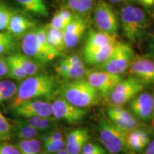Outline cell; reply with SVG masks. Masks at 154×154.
<instances>
[{"mask_svg": "<svg viewBox=\"0 0 154 154\" xmlns=\"http://www.w3.org/2000/svg\"><path fill=\"white\" fill-rule=\"evenodd\" d=\"M61 98L79 108H87L97 104L100 94L84 78L70 79L63 83L59 88Z\"/></svg>", "mask_w": 154, "mask_h": 154, "instance_id": "cell-1", "label": "cell"}, {"mask_svg": "<svg viewBox=\"0 0 154 154\" xmlns=\"http://www.w3.org/2000/svg\"><path fill=\"white\" fill-rule=\"evenodd\" d=\"M55 87L54 78L50 75L37 74L27 76L17 87L12 106L14 108L24 101L49 96L53 93Z\"/></svg>", "mask_w": 154, "mask_h": 154, "instance_id": "cell-2", "label": "cell"}, {"mask_svg": "<svg viewBox=\"0 0 154 154\" xmlns=\"http://www.w3.org/2000/svg\"><path fill=\"white\" fill-rule=\"evenodd\" d=\"M121 26L126 37L136 42L141 37L146 28V17L143 9L128 5L121 12Z\"/></svg>", "mask_w": 154, "mask_h": 154, "instance_id": "cell-3", "label": "cell"}, {"mask_svg": "<svg viewBox=\"0 0 154 154\" xmlns=\"http://www.w3.org/2000/svg\"><path fill=\"white\" fill-rule=\"evenodd\" d=\"M134 59L132 48L124 42H117L111 56L104 63L99 65V69L112 74H121L128 69Z\"/></svg>", "mask_w": 154, "mask_h": 154, "instance_id": "cell-4", "label": "cell"}, {"mask_svg": "<svg viewBox=\"0 0 154 154\" xmlns=\"http://www.w3.org/2000/svg\"><path fill=\"white\" fill-rule=\"evenodd\" d=\"M145 84L134 76L122 79L108 97L113 106H122L129 102L144 89Z\"/></svg>", "mask_w": 154, "mask_h": 154, "instance_id": "cell-5", "label": "cell"}, {"mask_svg": "<svg viewBox=\"0 0 154 154\" xmlns=\"http://www.w3.org/2000/svg\"><path fill=\"white\" fill-rule=\"evenodd\" d=\"M99 136L102 144L111 153L118 154L125 149V133L119 130L111 121H101Z\"/></svg>", "mask_w": 154, "mask_h": 154, "instance_id": "cell-6", "label": "cell"}, {"mask_svg": "<svg viewBox=\"0 0 154 154\" xmlns=\"http://www.w3.org/2000/svg\"><path fill=\"white\" fill-rule=\"evenodd\" d=\"M86 80L97 90L100 95L108 97L116 86L123 79L121 74H116L106 71H87Z\"/></svg>", "mask_w": 154, "mask_h": 154, "instance_id": "cell-7", "label": "cell"}, {"mask_svg": "<svg viewBox=\"0 0 154 154\" xmlns=\"http://www.w3.org/2000/svg\"><path fill=\"white\" fill-rule=\"evenodd\" d=\"M51 106L53 116L57 120H63L69 124L79 122L87 114L84 109L77 107L61 97L56 99L51 103Z\"/></svg>", "mask_w": 154, "mask_h": 154, "instance_id": "cell-8", "label": "cell"}, {"mask_svg": "<svg viewBox=\"0 0 154 154\" xmlns=\"http://www.w3.org/2000/svg\"><path fill=\"white\" fill-rule=\"evenodd\" d=\"M96 25L100 31L110 34H116L119 29V22L112 7L105 2L101 1L96 5L94 11Z\"/></svg>", "mask_w": 154, "mask_h": 154, "instance_id": "cell-9", "label": "cell"}, {"mask_svg": "<svg viewBox=\"0 0 154 154\" xmlns=\"http://www.w3.org/2000/svg\"><path fill=\"white\" fill-rule=\"evenodd\" d=\"M129 109L136 119L143 121H150L154 116L153 95L149 92H140L131 100Z\"/></svg>", "mask_w": 154, "mask_h": 154, "instance_id": "cell-10", "label": "cell"}, {"mask_svg": "<svg viewBox=\"0 0 154 154\" xmlns=\"http://www.w3.org/2000/svg\"><path fill=\"white\" fill-rule=\"evenodd\" d=\"M14 111L17 115L25 119L34 116H53L51 103L40 100H29L22 102L14 108Z\"/></svg>", "mask_w": 154, "mask_h": 154, "instance_id": "cell-11", "label": "cell"}, {"mask_svg": "<svg viewBox=\"0 0 154 154\" xmlns=\"http://www.w3.org/2000/svg\"><path fill=\"white\" fill-rule=\"evenodd\" d=\"M21 48L24 55L40 62L46 63L51 61L38 42L35 29L29 31L24 34L21 43Z\"/></svg>", "mask_w": 154, "mask_h": 154, "instance_id": "cell-12", "label": "cell"}, {"mask_svg": "<svg viewBox=\"0 0 154 154\" xmlns=\"http://www.w3.org/2000/svg\"><path fill=\"white\" fill-rule=\"evenodd\" d=\"M128 72L145 85H154V61L147 58L134 59L128 67Z\"/></svg>", "mask_w": 154, "mask_h": 154, "instance_id": "cell-13", "label": "cell"}, {"mask_svg": "<svg viewBox=\"0 0 154 154\" xmlns=\"http://www.w3.org/2000/svg\"><path fill=\"white\" fill-rule=\"evenodd\" d=\"M86 30V22L82 17H76L63 30L66 48H74L79 44Z\"/></svg>", "mask_w": 154, "mask_h": 154, "instance_id": "cell-14", "label": "cell"}, {"mask_svg": "<svg viewBox=\"0 0 154 154\" xmlns=\"http://www.w3.org/2000/svg\"><path fill=\"white\" fill-rule=\"evenodd\" d=\"M150 141L149 135L144 130L136 128L125 134V149L131 153L143 151Z\"/></svg>", "mask_w": 154, "mask_h": 154, "instance_id": "cell-15", "label": "cell"}, {"mask_svg": "<svg viewBox=\"0 0 154 154\" xmlns=\"http://www.w3.org/2000/svg\"><path fill=\"white\" fill-rule=\"evenodd\" d=\"M90 136L86 128H76L67 135L65 150L69 154H80Z\"/></svg>", "mask_w": 154, "mask_h": 154, "instance_id": "cell-16", "label": "cell"}, {"mask_svg": "<svg viewBox=\"0 0 154 154\" xmlns=\"http://www.w3.org/2000/svg\"><path fill=\"white\" fill-rule=\"evenodd\" d=\"M117 42L116 34H110L102 31H91L88 33L84 53L94 51L109 44Z\"/></svg>", "mask_w": 154, "mask_h": 154, "instance_id": "cell-17", "label": "cell"}, {"mask_svg": "<svg viewBox=\"0 0 154 154\" xmlns=\"http://www.w3.org/2000/svg\"><path fill=\"white\" fill-rule=\"evenodd\" d=\"M116 43V42L94 51L84 53V61L87 64L99 66L109 59Z\"/></svg>", "mask_w": 154, "mask_h": 154, "instance_id": "cell-18", "label": "cell"}, {"mask_svg": "<svg viewBox=\"0 0 154 154\" xmlns=\"http://www.w3.org/2000/svg\"><path fill=\"white\" fill-rule=\"evenodd\" d=\"M34 26V23L20 14H13L7 29L13 36H21L29 32Z\"/></svg>", "mask_w": 154, "mask_h": 154, "instance_id": "cell-19", "label": "cell"}, {"mask_svg": "<svg viewBox=\"0 0 154 154\" xmlns=\"http://www.w3.org/2000/svg\"><path fill=\"white\" fill-rule=\"evenodd\" d=\"M25 10L34 15L47 17L49 15L47 7L44 0H15Z\"/></svg>", "mask_w": 154, "mask_h": 154, "instance_id": "cell-20", "label": "cell"}, {"mask_svg": "<svg viewBox=\"0 0 154 154\" xmlns=\"http://www.w3.org/2000/svg\"><path fill=\"white\" fill-rule=\"evenodd\" d=\"M44 29L47 34V42L51 47L60 52L66 49L63 31L54 28L49 24H47Z\"/></svg>", "mask_w": 154, "mask_h": 154, "instance_id": "cell-21", "label": "cell"}, {"mask_svg": "<svg viewBox=\"0 0 154 154\" xmlns=\"http://www.w3.org/2000/svg\"><path fill=\"white\" fill-rule=\"evenodd\" d=\"M7 65H8V76L13 79L20 81L26 78L25 72L20 66L14 54H11L7 58Z\"/></svg>", "mask_w": 154, "mask_h": 154, "instance_id": "cell-22", "label": "cell"}, {"mask_svg": "<svg viewBox=\"0 0 154 154\" xmlns=\"http://www.w3.org/2000/svg\"><path fill=\"white\" fill-rule=\"evenodd\" d=\"M41 141L34 138L28 140H20L17 144L21 154H40Z\"/></svg>", "mask_w": 154, "mask_h": 154, "instance_id": "cell-23", "label": "cell"}, {"mask_svg": "<svg viewBox=\"0 0 154 154\" xmlns=\"http://www.w3.org/2000/svg\"><path fill=\"white\" fill-rule=\"evenodd\" d=\"M14 56L26 76H31L38 74L39 71L38 64L30 59L27 56L22 54H15Z\"/></svg>", "mask_w": 154, "mask_h": 154, "instance_id": "cell-24", "label": "cell"}, {"mask_svg": "<svg viewBox=\"0 0 154 154\" xmlns=\"http://www.w3.org/2000/svg\"><path fill=\"white\" fill-rule=\"evenodd\" d=\"M56 119L54 117L34 116L26 119L24 122L38 131L47 130L52 126Z\"/></svg>", "mask_w": 154, "mask_h": 154, "instance_id": "cell-25", "label": "cell"}, {"mask_svg": "<svg viewBox=\"0 0 154 154\" xmlns=\"http://www.w3.org/2000/svg\"><path fill=\"white\" fill-rule=\"evenodd\" d=\"M110 121L119 130H121V131L125 133V134L132 130L136 129L139 126L138 121L136 117H133L131 119H124L116 117V118L111 119Z\"/></svg>", "mask_w": 154, "mask_h": 154, "instance_id": "cell-26", "label": "cell"}, {"mask_svg": "<svg viewBox=\"0 0 154 154\" xmlns=\"http://www.w3.org/2000/svg\"><path fill=\"white\" fill-rule=\"evenodd\" d=\"M17 86L14 82L10 80L0 82V103L11 99L16 95Z\"/></svg>", "mask_w": 154, "mask_h": 154, "instance_id": "cell-27", "label": "cell"}, {"mask_svg": "<svg viewBox=\"0 0 154 154\" xmlns=\"http://www.w3.org/2000/svg\"><path fill=\"white\" fill-rule=\"evenodd\" d=\"M14 48L12 34L9 32H0V56L11 52Z\"/></svg>", "mask_w": 154, "mask_h": 154, "instance_id": "cell-28", "label": "cell"}, {"mask_svg": "<svg viewBox=\"0 0 154 154\" xmlns=\"http://www.w3.org/2000/svg\"><path fill=\"white\" fill-rule=\"evenodd\" d=\"M38 132L39 131L36 128L26 124L23 121V124L18 126L17 134L21 140H28L36 138L38 135Z\"/></svg>", "mask_w": 154, "mask_h": 154, "instance_id": "cell-29", "label": "cell"}, {"mask_svg": "<svg viewBox=\"0 0 154 154\" xmlns=\"http://www.w3.org/2000/svg\"><path fill=\"white\" fill-rule=\"evenodd\" d=\"M86 72L87 69L86 66H74L70 65L67 72L62 77L66 79H78L86 76Z\"/></svg>", "mask_w": 154, "mask_h": 154, "instance_id": "cell-30", "label": "cell"}, {"mask_svg": "<svg viewBox=\"0 0 154 154\" xmlns=\"http://www.w3.org/2000/svg\"><path fill=\"white\" fill-rule=\"evenodd\" d=\"M43 146L45 153H56V152H59L65 149L66 140L62 139L55 140V141L45 142V143H43Z\"/></svg>", "mask_w": 154, "mask_h": 154, "instance_id": "cell-31", "label": "cell"}, {"mask_svg": "<svg viewBox=\"0 0 154 154\" xmlns=\"http://www.w3.org/2000/svg\"><path fill=\"white\" fill-rule=\"evenodd\" d=\"M11 126L7 119L0 112V142L9 139L11 136Z\"/></svg>", "mask_w": 154, "mask_h": 154, "instance_id": "cell-32", "label": "cell"}, {"mask_svg": "<svg viewBox=\"0 0 154 154\" xmlns=\"http://www.w3.org/2000/svg\"><path fill=\"white\" fill-rule=\"evenodd\" d=\"M14 14L4 6L0 5V31L7 29L11 17Z\"/></svg>", "mask_w": 154, "mask_h": 154, "instance_id": "cell-33", "label": "cell"}, {"mask_svg": "<svg viewBox=\"0 0 154 154\" xmlns=\"http://www.w3.org/2000/svg\"><path fill=\"white\" fill-rule=\"evenodd\" d=\"M106 151L103 147L101 146L98 145L96 143H86L84 146L81 153H101V152H105Z\"/></svg>", "mask_w": 154, "mask_h": 154, "instance_id": "cell-34", "label": "cell"}, {"mask_svg": "<svg viewBox=\"0 0 154 154\" xmlns=\"http://www.w3.org/2000/svg\"><path fill=\"white\" fill-rule=\"evenodd\" d=\"M49 25L52 26L54 28L63 31L66 26L67 24L63 20L62 18L59 16L58 12H57L55 13L54 15L53 18L51 19V22H50Z\"/></svg>", "mask_w": 154, "mask_h": 154, "instance_id": "cell-35", "label": "cell"}, {"mask_svg": "<svg viewBox=\"0 0 154 154\" xmlns=\"http://www.w3.org/2000/svg\"><path fill=\"white\" fill-rule=\"evenodd\" d=\"M0 154H21L17 146L10 143L0 144Z\"/></svg>", "mask_w": 154, "mask_h": 154, "instance_id": "cell-36", "label": "cell"}, {"mask_svg": "<svg viewBox=\"0 0 154 154\" xmlns=\"http://www.w3.org/2000/svg\"><path fill=\"white\" fill-rule=\"evenodd\" d=\"M72 10H70L69 9H66V8H63L59 10V11H57L58 14H59L63 21L66 23L67 24L69 23H70L74 19L75 17L76 16L73 14L72 11H71Z\"/></svg>", "mask_w": 154, "mask_h": 154, "instance_id": "cell-37", "label": "cell"}, {"mask_svg": "<svg viewBox=\"0 0 154 154\" xmlns=\"http://www.w3.org/2000/svg\"><path fill=\"white\" fill-rule=\"evenodd\" d=\"M63 139V136L62 134L59 131L50 132L49 134H46L43 137V143L45 142L55 141V140H59Z\"/></svg>", "mask_w": 154, "mask_h": 154, "instance_id": "cell-38", "label": "cell"}, {"mask_svg": "<svg viewBox=\"0 0 154 154\" xmlns=\"http://www.w3.org/2000/svg\"><path fill=\"white\" fill-rule=\"evenodd\" d=\"M65 60L69 63V65L74 66H85L84 61H83L77 55L69 56L65 58Z\"/></svg>", "mask_w": 154, "mask_h": 154, "instance_id": "cell-39", "label": "cell"}, {"mask_svg": "<svg viewBox=\"0 0 154 154\" xmlns=\"http://www.w3.org/2000/svg\"><path fill=\"white\" fill-rule=\"evenodd\" d=\"M69 66H70V65L69 64V63L63 59V60H61L59 62V64L57 65V66L56 67V72H57V73L59 76H63V75L67 72Z\"/></svg>", "mask_w": 154, "mask_h": 154, "instance_id": "cell-40", "label": "cell"}, {"mask_svg": "<svg viewBox=\"0 0 154 154\" xmlns=\"http://www.w3.org/2000/svg\"><path fill=\"white\" fill-rule=\"evenodd\" d=\"M66 2L68 8L75 12H78L81 14L82 9H81V4L79 0H66Z\"/></svg>", "mask_w": 154, "mask_h": 154, "instance_id": "cell-41", "label": "cell"}, {"mask_svg": "<svg viewBox=\"0 0 154 154\" xmlns=\"http://www.w3.org/2000/svg\"><path fill=\"white\" fill-rule=\"evenodd\" d=\"M8 75V65L7 59L0 56V78Z\"/></svg>", "mask_w": 154, "mask_h": 154, "instance_id": "cell-42", "label": "cell"}, {"mask_svg": "<svg viewBox=\"0 0 154 154\" xmlns=\"http://www.w3.org/2000/svg\"><path fill=\"white\" fill-rule=\"evenodd\" d=\"M82 11L81 14H84L88 12L93 5V0H79Z\"/></svg>", "mask_w": 154, "mask_h": 154, "instance_id": "cell-43", "label": "cell"}, {"mask_svg": "<svg viewBox=\"0 0 154 154\" xmlns=\"http://www.w3.org/2000/svg\"><path fill=\"white\" fill-rule=\"evenodd\" d=\"M142 154H154V138L150 141Z\"/></svg>", "mask_w": 154, "mask_h": 154, "instance_id": "cell-44", "label": "cell"}, {"mask_svg": "<svg viewBox=\"0 0 154 154\" xmlns=\"http://www.w3.org/2000/svg\"><path fill=\"white\" fill-rule=\"evenodd\" d=\"M138 3L145 7H152L154 6V0H136Z\"/></svg>", "mask_w": 154, "mask_h": 154, "instance_id": "cell-45", "label": "cell"}, {"mask_svg": "<svg viewBox=\"0 0 154 154\" xmlns=\"http://www.w3.org/2000/svg\"><path fill=\"white\" fill-rule=\"evenodd\" d=\"M44 154H69L66 150L63 149L62 151H60L59 152H56V153H44Z\"/></svg>", "mask_w": 154, "mask_h": 154, "instance_id": "cell-46", "label": "cell"}, {"mask_svg": "<svg viewBox=\"0 0 154 154\" xmlns=\"http://www.w3.org/2000/svg\"><path fill=\"white\" fill-rule=\"evenodd\" d=\"M151 49L152 54H153L154 55V34H153V39H152V42H151Z\"/></svg>", "mask_w": 154, "mask_h": 154, "instance_id": "cell-47", "label": "cell"}, {"mask_svg": "<svg viewBox=\"0 0 154 154\" xmlns=\"http://www.w3.org/2000/svg\"><path fill=\"white\" fill-rule=\"evenodd\" d=\"M109 1H110L111 2H113V3H118V2H122L123 0H109Z\"/></svg>", "mask_w": 154, "mask_h": 154, "instance_id": "cell-48", "label": "cell"}, {"mask_svg": "<svg viewBox=\"0 0 154 154\" xmlns=\"http://www.w3.org/2000/svg\"><path fill=\"white\" fill-rule=\"evenodd\" d=\"M80 154H106L105 152H101V153H80Z\"/></svg>", "mask_w": 154, "mask_h": 154, "instance_id": "cell-49", "label": "cell"}, {"mask_svg": "<svg viewBox=\"0 0 154 154\" xmlns=\"http://www.w3.org/2000/svg\"><path fill=\"white\" fill-rule=\"evenodd\" d=\"M153 96V109H154V96Z\"/></svg>", "mask_w": 154, "mask_h": 154, "instance_id": "cell-50", "label": "cell"}]
</instances>
